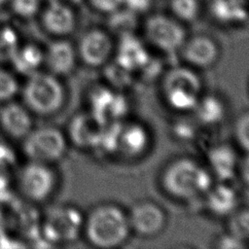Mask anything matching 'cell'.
<instances>
[{
  "label": "cell",
  "instance_id": "cell-10",
  "mask_svg": "<svg viewBox=\"0 0 249 249\" xmlns=\"http://www.w3.org/2000/svg\"><path fill=\"white\" fill-rule=\"evenodd\" d=\"M127 216L131 231L143 237L159 234L166 224L164 210L152 200L137 201L131 206Z\"/></svg>",
  "mask_w": 249,
  "mask_h": 249
},
{
  "label": "cell",
  "instance_id": "cell-35",
  "mask_svg": "<svg viewBox=\"0 0 249 249\" xmlns=\"http://www.w3.org/2000/svg\"><path fill=\"white\" fill-rule=\"evenodd\" d=\"M61 1H67V2H70V3H79L82 0H61Z\"/></svg>",
  "mask_w": 249,
  "mask_h": 249
},
{
  "label": "cell",
  "instance_id": "cell-29",
  "mask_svg": "<svg viewBox=\"0 0 249 249\" xmlns=\"http://www.w3.org/2000/svg\"><path fill=\"white\" fill-rule=\"evenodd\" d=\"M18 89V83L15 76L11 72L0 68V102L12 100Z\"/></svg>",
  "mask_w": 249,
  "mask_h": 249
},
{
  "label": "cell",
  "instance_id": "cell-27",
  "mask_svg": "<svg viewBox=\"0 0 249 249\" xmlns=\"http://www.w3.org/2000/svg\"><path fill=\"white\" fill-rule=\"evenodd\" d=\"M233 137L238 147L249 153V110L241 113L233 124Z\"/></svg>",
  "mask_w": 249,
  "mask_h": 249
},
{
  "label": "cell",
  "instance_id": "cell-22",
  "mask_svg": "<svg viewBox=\"0 0 249 249\" xmlns=\"http://www.w3.org/2000/svg\"><path fill=\"white\" fill-rule=\"evenodd\" d=\"M10 61L18 72L30 76L44 63V52L36 45L27 44L18 47Z\"/></svg>",
  "mask_w": 249,
  "mask_h": 249
},
{
  "label": "cell",
  "instance_id": "cell-31",
  "mask_svg": "<svg viewBox=\"0 0 249 249\" xmlns=\"http://www.w3.org/2000/svg\"><path fill=\"white\" fill-rule=\"evenodd\" d=\"M215 247L221 249H243L247 247V242L239 239L229 231H226L217 236Z\"/></svg>",
  "mask_w": 249,
  "mask_h": 249
},
{
  "label": "cell",
  "instance_id": "cell-2",
  "mask_svg": "<svg viewBox=\"0 0 249 249\" xmlns=\"http://www.w3.org/2000/svg\"><path fill=\"white\" fill-rule=\"evenodd\" d=\"M131 232L127 212L115 203L98 204L85 218L83 233L91 245L98 248L120 247Z\"/></svg>",
  "mask_w": 249,
  "mask_h": 249
},
{
  "label": "cell",
  "instance_id": "cell-34",
  "mask_svg": "<svg viewBox=\"0 0 249 249\" xmlns=\"http://www.w3.org/2000/svg\"><path fill=\"white\" fill-rule=\"evenodd\" d=\"M237 176L241 182L249 188V153H245L244 156L239 158Z\"/></svg>",
  "mask_w": 249,
  "mask_h": 249
},
{
  "label": "cell",
  "instance_id": "cell-6",
  "mask_svg": "<svg viewBox=\"0 0 249 249\" xmlns=\"http://www.w3.org/2000/svg\"><path fill=\"white\" fill-rule=\"evenodd\" d=\"M67 137L54 126L32 128L22 139V151L31 161L51 164L63 158Z\"/></svg>",
  "mask_w": 249,
  "mask_h": 249
},
{
  "label": "cell",
  "instance_id": "cell-32",
  "mask_svg": "<svg viewBox=\"0 0 249 249\" xmlns=\"http://www.w3.org/2000/svg\"><path fill=\"white\" fill-rule=\"evenodd\" d=\"M91 6L98 12L110 15L123 7L122 0H89Z\"/></svg>",
  "mask_w": 249,
  "mask_h": 249
},
{
  "label": "cell",
  "instance_id": "cell-12",
  "mask_svg": "<svg viewBox=\"0 0 249 249\" xmlns=\"http://www.w3.org/2000/svg\"><path fill=\"white\" fill-rule=\"evenodd\" d=\"M180 53L187 65L203 70L212 67L218 61L220 49L213 38L199 34L187 38Z\"/></svg>",
  "mask_w": 249,
  "mask_h": 249
},
{
  "label": "cell",
  "instance_id": "cell-14",
  "mask_svg": "<svg viewBox=\"0 0 249 249\" xmlns=\"http://www.w3.org/2000/svg\"><path fill=\"white\" fill-rule=\"evenodd\" d=\"M106 124L92 113H80L73 117L68 125V139L82 149H95Z\"/></svg>",
  "mask_w": 249,
  "mask_h": 249
},
{
  "label": "cell",
  "instance_id": "cell-9",
  "mask_svg": "<svg viewBox=\"0 0 249 249\" xmlns=\"http://www.w3.org/2000/svg\"><path fill=\"white\" fill-rule=\"evenodd\" d=\"M78 58L89 67L106 65L114 54V43L110 34L99 28L88 30L81 37L76 48Z\"/></svg>",
  "mask_w": 249,
  "mask_h": 249
},
{
  "label": "cell",
  "instance_id": "cell-20",
  "mask_svg": "<svg viewBox=\"0 0 249 249\" xmlns=\"http://www.w3.org/2000/svg\"><path fill=\"white\" fill-rule=\"evenodd\" d=\"M77 50L64 39L53 42L44 53V64L49 73L60 78L70 74L77 64Z\"/></svg>",
  "mask_w": 249,
  "mask_h": 249
},
{
  "label": "cell",
  "instance_id": "cell-4",
  "mask_svg": "<svg viewBox=\"0 0 249 249\" xmlns=\"http://www.w3.org/2000/svg\"><path fill=\"white\" fill-rule=\"evenodd\" d=\"M22 98L31 113L50 116L63 106L65 89L58 77L48 71H37L28 76L22 89Z\"/></svg>",
  "mask_w": 249,
  "mask_h": 249
},
{
  "label": "cell",
  "instance_id": "cell-5",
  "mask_svg": "<svg viewBox=\"0 0 249 249\" xmlns=\"http://www.w3.org/2000/svg\"><path fill=\"white\" fill-rule=\"evenodd\" d=\"M85 218L81 210L72 205L52 207L42 220V234L53 244L74 242L83 233Z\"/></svg>",
  "mask_w": 249,
  "mask_h": 249
},
{
  "label": "cell",
  "instance_id": "cell-13",
  "mask_svg": "<svg viewBox=\"0 0 249 249\" xmlns=\"http://www.w3.org/2000/svg\"><path fill=\"white\" fill-rule=\"evenodd\" d=\"M114 61L131 73H138L151 58L147 45L135 33L119 37Z\"/></svg>",
  "mask_w": 249,
  "mask_h": 249
},
{
  "label": "cell",
  "instance_id": "cell-33",
  "mask_svg": "<svg viewBox=\"0 0 249 249\" xmlns=\"http://www.w3.org/2000/svg\"><path fill=\"white\" fill-rule=\"evenodd\" d=\"M152 2L153 0H122L123 7L136 15L147 12L151 7Z\"/></svg>",
  "mask_w": 249,
  "mask_h": 249
},
{
  "label": "cell",
  "instance_id": "cell-1",
  "mask_svg": "<svg viewBox=\"0 0 249 249\" xmlns=\"http://www.w3.org/2000/svg\"><path fill=\"white\" fill-rule=\"evenodd\" d=\"M213 184L214 178L207 166L188 157L171 160L160 175L162 190L171 197L183 201L204 196Z\"/></svg>",
  "mask_w": 249,
  "mask_h": 249
},
{
  "label": "cell",
  "instance_id": "cell-30",
  "mask_svg": "<svg viewBox=\"0 0 249 249\" xmlns=\"http://www.w3.org/2000/svg\"><path fill=\"white\" fill-rule=\"evenodd\" d=\"M13 12L23 18H32L40 8V0H11Z\"/></svg>",
  "mask_w": 249,
  "mask_h": 249
},
{
  "label": "cell",
  "instance_id": "cell-18",
  "mask_svg": "<svg viewBox=\"0 0 249 249\" xmlns=\"http://www.w3.org/2000/svg\"><path fill=\"white\" fill-rule=\"evenodd\" d=\"M32 124L31 112L24 104L10 100L0 110V127L13 139H23L32 129Z\"/></svg>",
  "mask_w": 249,
  "mask_h": 249
},
{
  "label": "cell",
  "instance_id": "cell-28",
  "mask_svg": "<svg viewBox=\"0 0 249 249\" xmlns=\"http://www.w3.org/2000/svg\"><path fill=\"white\" fill-rule=\"evenodd\" d=\"M18 47V40L13 29H0V61H10Z\"/></svg>",
  "mask_w": 249,
  "mask_h": 249
},
{
  "label": "cell",
  "instance_id": "cell-37",
  "mask_svg": "<svg viewBox=\"0 0 249 249\" xmlns=\"http://www.w3.org/2000/svg\"><path fill=\"white\" fill-rule=\"evenodd\" d=\"M51 1H56V0H49V2H51Z\"/></svg>",
  "mask_w": 249,
  "mask_h": 249
},
{
  "label": "cell",
  "instance_id": "cell-7",
  "mask_svg": "<svg viewBox=\"0 0 249 249\" xmlns=\"http://www.w3.org/2000/svg\"><path fill=\"white\" fill-rule=\"evenodd\" d=\"M144 35L152 47L167 55L180 53L188 38L181 21L162 14L150 16L146 19Z\"/></svg>",
  "mask_w": 249,
  "mask_h": 249
},
{
  "label": "cell",
  "instance_id": "cell-3",
  "mask_svg": "<svg viewBox=\"0 0 249 249\" xmlns=\"http://www.w3.org/2000/svg\"><path fill=\"white\" fill-rule=\"evenodd\" d=\"M202 80L196 69L177 65L161 77V93L166 105L177 113H192L201 96Z\"/></svg>",
  "mask_w": 249,
  "mask_h": 249
},
{
  "label": "cell",
  "instance_id": "cell-17",
  "mask_svg": "<svg viewBox=\"0 0 249 249\" xmlns=\"http://www.w3.org/2000/svg\"><path fill=\"white\" fill-rule=\"evenodd\" d=\"M204 199L209 213L218 218L229 217L240 206V195L231 182H214Z\"/></svg>",
  "mask_w": 249,
  "mask_h": 249
},
{
  "label": "cell",
  "instance_id": "cell-21",
  "mask_svg": "<svg viewBox=\"0 0 249 249\" xmlns=\"http://www.w3.org/2000/svg\"><path fill=\"white\" fill-rule=\"evenodd\" d=\"M226 102L215 93H202L194 111L192 112L196 120L203 125H218L227 117Z\"/></svg>",
  "mask_w": 249,
  "mask_h": 249
},
{
  "label": "cell",
  "instance_id": "cell-25",
  "mask_svg": "<svg viewBox=\"0 0 249 249\" xmlns=\"http://www.w3.org/2000/svg\"><path fill=\"white\" fill-rule=\"evenodd\" d=\"M169 8L173 17L181 22H192L199 15L198 0H170Z\"/></svg>",
  "mask_w": 249,
  "mask_h": 249
},
{
  "label": "cell",
  "instance_id": "cell-8",
  "mask_svg": "<svg viewBox=\"0 0 249 249\" xmlns=\"http://www.w3.org/2000/svg\"><path fill=\"white\" fill-rule=\"evenodd\" d=\"M56 175L50 164L31 161L19 171L18 187L21 195L32 202L47 200L56 187Z\"/></svg>",
  "mask_w": 249,
  "mask_h": 249
},
{
  "label": "cell",
  "instance_id": "cell-26",
  "mask_svg": "<svg viewBox=\"0 0 249 249\" xmlns=\"http://www.w3.org/2000/svg\"><path fill=\"white\" fill-rule=\"evenodd\" d=\"M103 67L105 68V77L109 84L108 86L112 89H124L131 83L133 73L123 68L117 62L110 60Z\"/></svg>",
  "mask_w": 249,
  "mask_h": 249
},
{
  "label": "cell",
  "instance_id": "cell-11",
  "mask_svg": "<svg viewBox=\"0 0 249 249\" xmlns=\"http://www.w3.org/2000/svg\"><path fill=\"white\" fill-rule=\"evenodd\" d=\"M89 112L104 124L120 122L126 112V102L121 93L109 86L94 88L89 92Z\"/></svg>",
  "mask_w": 249,
  "mask_h": 249
},
{
  "label": "cell",
  "instance_id": "cell-23",
  "mask_svg": "<svg viewBox=\"0 0 249 249\" xmlns=\"http://www.w3.org/2000/svg\"><path fill=\"white\" fill-rule=\"evenodd\" d=\"M137 26V15L121 7L109 15V27L118 37L132 34Z\"/></svg>",
  "mask_w": 249,
  "mask_h": 249
},
{
  "label": "cell",
  "instance_id": "cell-19",
  "mask_svg": "<svg viewBox=\"0 0 249 249\" xmlns=\"http://www.w3.org/2000/svg\"><path fill=\"white\" fill-rule=\"evenodd\" d=\"M42 23L50 34L56 37H65L74 31L77 18L74 11L66 2L56 0L49 2L42 15Z\"/></svg>",
  "mask_w": 249,
  "mask_h": 249
},
{
  "label": "cell",
  "instance_id": "cell-24",
  "mask_svg": "<svg viewBox=\"0 0 249 249\" xmlns=\"http://www.w3.org/2000/svg\"><path fill=\"white\" fill-rule=\"evenodd\" d=\"M227 219V231L239 239L249 241V208L238 207Z\"/></svg>",
  "mask_w": 249,
  "mask_h": 249
},
{
  "label": "cell",
  "instance_id": "cell-16",
  "mask_svg": "<svg viewBox=\"0 0 249 249\" xmlns=\"http://www.w3.org/2000/svg\"><path fill=\"white\" fill-rule=\"evenodd\" d=\"M151 144V135L147 127L137 122L122 123L118 153L124 155L126 159H138L142 157L149 149Z\"/></svg>",
  "mask_w": 249,
  "mask_h": 249
},
{
  "label": "cell",
  "instance_id": "cell-36",
  "mask_svg": "<svg viewBox=\"0 0 249 249\" xmlns=\"http://www.w3.org/2000/svg\"><path fill=\"white\" fill-rule=\"evenodd\" d=\"M9 0H0V7H2L4 4H6V2H8Z\"/></svg>",
  "mask_w": 249,
  "mask_h": 249
},
{
  "label": "cell",
  "instance_id": "cell-15",
  "mask_svg": "<svg viewBox=\"0 0 249 249\" xmlns=\"http://www.w3.org/2000/svg\"><path fill=\"white\" fill-rule=\"evenodd\" d=\"M207 168L214 179L223 182H231L237 177L239 157L235 149L228 143H218L209 148Z\"/></svg>",
  "mask_w": 249,
  "mask_h": 249
}]
</instances>
